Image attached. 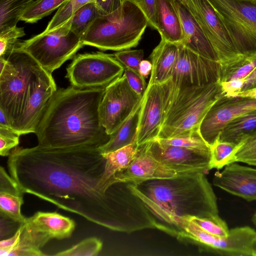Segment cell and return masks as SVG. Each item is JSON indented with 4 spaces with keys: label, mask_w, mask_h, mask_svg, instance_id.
<instances>
[{
    "label": "cell",
    "mask_w": 256,
    "mask_h": 256,
    "mask_svg": "<svg viewBox=\"0 0 256 256\" xmlns=\"http://www.w3.org/2000/svg\"><path fill=\"white\" fill-rule=\"evenodd\" d=\"M220 84L224 94L228 96H231L242 90L244 80H234Z\"/></svg>",
    "instance_id": "cell-46"
},
{
    "label": "cell",
    "mask_w": 256,
    "mask_h": 256,
    "mask_svg": "<svg viewBox=\"0 0 256 256\" xmlns=\"http://www.w3.org/2000/svg\"><path fill=\"white\" fill-rule=\"evenodd\" d=\"M252 220L254 225L256 226V212L254 214Z\"/></svg>",
    "instance_id": "cell-52"
},
{
    "label": "cell",
    "mask_w": 256,
    "mask_h": 256,
    "mask_svg": "<svg viewBox=\"0 0 256 256\" xmlns=\"http://www.w3.org/2000/svg\"><path fill=\"white\" fill-rule=\"evenodd\" d=\"M152 70V64L151 62L143 60L140 64L138 72L144 78H146L151 73Z\"/></svg>",
    "instance_id": "cell-48"
},
{
    "label": "cell",
    "mask_w": 256,
    "mask_h": 256,
    "mask_svg": "<svg viewBox=\"0 0 256 256\" xmlns=\"http://www.w3.org/2000/svg\"><path fill=\"white\" fill-rule=\"evenodd\" d=\"M236 162L256 166V134L248 138L239 145L232 160V163Z\"/></svg>",
    "instance_id": "cell-38"
},
{
    "label": "cell",
    "mask_w": 256,
    "mask_h": 256,
    "mask_svg": "<svg viewBox=\"0 0 256 256\" xmlns=\"http://www.w3.org/2000/svg\"><path fill=\"white\" fill-rule=\"evenodd\" d=\"M128 186L148 210L155 228L170 234L176 218L218 215L216 198L204 172H183Z\"/></svg>",
    "instance_id": "cell-3"
},
{
    "label": "cell",
    "mask_w": 256,
    "mask_h": 256,
    "mask_svg": "<svg viewBox=\"0 0 256 256\" xmlns=\"http://www.w3.org/2000/svg\"><path fill=\"white\" fill-rule=\"evenodd\" d=\"M21 224L22 230L19 242L8 256H47L42 252L41 248L52 240L51 238L34 228L26 221Z\"/></svg>",
    "instance_id": "cell-27"
},
{
    "label": "cell",
    "mask_w": 256,
    "mask_h": 256,
    "mask_svg": "<svg viewBox=\"0 0 256 256\" xmlns=\"http://www.w3.org/2000/svg\"><path fill=\"white\" fill-rule=\"evenodd\" d=\"M26 222L51 239L62 240L70 237L76 226L72 220L56 212H37L26 218Z\"/></svg>",
    "instance_id": "cell-23"
},
{
    "label": "cell",
    "mask_w": 256,
    "mask_h": 256,
    "mask_svg": "<svg viewBox=\"0 0 256 256\" xmlns=\"http://www.w3.org/2000/svg\"><path fill=\"white\" fill-rule=\"evenodd\" d=\"M160 142L173 146L188 148L208 150L210 146L205 142L198 130L188 134L168 138H156Z\"/></svg>",
    "instance_id": "cell-34"
},
{
    "label": "cell",
    "mask_w": 256,
    "mask_h": 256,
    "mask_svg": "<svg viewBox=\"0 0 256 256\" xmlns=\"http://www.w3.org/2000/svg\"><path fill=\"white\" fill-rule=\"evenodd\" d=\"M231 96H246L256 98V88L237 92Z\"/></svg>",
    "instance_id": "cell-49"
},
{
    "label": "cell",
    "mask_w": 256,
    "mask_h": 256,
    "mask_svg": "<svg viewBox=\"0 0 256 256\" xmlns=\"http://www.w3.org/2000/svg\"><path fill=\"white\" fill-rule=\"evenodd\" d=\"M179 54L171 78L168 100L178 91L220 82V64L205 58L178 44Z\"/></svg>",
    "instance_id": "cell-11"
},
{
    "label": "cell",
    "mask_w": 256,
    "mask_h": 256,
    "mask_svg": "<svg viewBox=\"0 0 256 256\" xmlns=\"http://www.w3.org/2000/svg\"><path fill=\"white\" fill-rule=\"evenodd\" d=\"M256 109V98L228 96L223 94L210 106L202 120L198 130L210 146L220 137L228 122L246 112Z\"/></svg>",
    "instance_id": "cell-15"
},
{
    "label": "cell",
    "mask_w": 256,
    "mask_h": 256,
    "mask_svg": "<svg viewBox=\"0 0 256 256\" xmlns=\"http://www.w3.org/2000/svg\"><path fill=\"white\" fill-rule=\"evenodd\" d=\"M106 162L98 147L38 144L16 147L7 164L10 175L24 194L110 230L124 232L133 216L132 194L127 182H103Z\"/></svg>",
    "instance_id": "cell-1"
},
{
    "label": "cell",
    "mask_w": 256,
    "mask_h": 256,
    "mask_svg": "<svg viewBox=\"0 0 256 256\" xmlns=\"http://www.w3.org/2000/svg\"><path fill=\"white\" fill-rule=\"evenodd\" d=\"M0 125L10 126L4 112L0 110Z\"/></svg>",
    "instance_id": "cell-50"
},
{
    "label": "cell",
    "mask_w": 256,
    "mask_h": 256,
    "mask_svg": "<svg viewBox=\"0 0 256 256\" xmlns=\"http://www.w3.org/2000/svg\"><path fill=\"white\" fill-rule=\"evenodd\" d=\"M148 25L142 11L126 0L117 10L100 16L89 28L82 42L100 50L120 51L136 47Z\"/></svg>",
    "instance_id": "cell-5"
},
{
    "label": "cell",
    "mask_w": 256,
    "mask_h": 256,
    "mask_svg": "<svg viewBox=\"0 0 256 256\" xmlns=\"http://www.w3.org/2000/svg\"><path fill=\"white\" fill-rule=\"evenodd\" d=\"M105 87L71 86L57 90L36 132L44 147H100L110 138L101 124L99 106Z\"/></svg>",
    "instance_id": "cell-2"
},
{
    "label": "cell",
    "mask_w": 256,
    "mask_h": 256,
    "mask_svg": "<svg viewBox=\"0 0 256 256\" xmlns=\"http://www.w3.org/2000/svg\"><path fill=\"white\" fill-rule=\"evenodd\" d=\"M213 184L247 201L256 200V168L232 163L215 173Z\"/></svg>",
    "instance_id": "cell-19"
},
{
    "label": "cell",
    "mask_w": 256,
    "mask_h": 256,
    "mask_svg": "<svg viewBox=\"0 0 256 256\" xmlns=\"http://www.w3.org/2000/svg\"></svg>",
    "instance_id": "cell-53"
},
{
    "label": "cell",
    "mask_w": 256,
    "mask_h": 256,
    "mask_svg": "<svg viewBox=\"0 0 256 256\" xmlns=\"http://www.w3.org/2000/svg\"><path fill=\"white\" fill-rule=\"evenodd\" d=\"M16 44L0 56V110L14 130L33 92L40 68Z\"/></svg>",
    "instance_id": "cell-4"
},
{
    "label": "cell",
    "mask_w": 256,
    "mask_h": 256,
    "mask_svg": "<svg viewBox=\"0 0 256 256\" xmlns=\"http://www.w3.org/2000/svg\"><path fill=\"white\" fill-rule=\"evenodd\" d=\"M68 0H36L20 18L22 21L33 24L58 9Z\"/></svg>",
    "instance_id": "cell-32"
},
{
    "label": "cell",
    "mask_w": 256,
    "mask_h": 256,
    "mask_svg": "<svg viewBox=\"0 0 256 256\" xmlns=\"http://www.w3.org/2000/svg\"><path fill=\"white\" fill-rule=\"evenodd\" d=\"M94 0H68L60 7L48 22L44 32L50 31L67 22L79 8Z\"/></svg>",
    "instance_id": "cell-36"
},
{
    "label": "cell",
    "mask_w": 256,
    "mask_h": 256,
    "mask_svg": "<svg viewBox=\"0 0 256 256\" xmlns=\"http://www.w3.org/2000/svg\"><path fill=\"white\" fill-rule=\"evenodd\" d=\"M56 91L52 74L40 67L33 92L16 129L20 135L36 133L38 126Z\"/></svg>",
    "instance_id": "cell-17"
},
{
    "label": "cell",
    "mask_w": 256,
    "mask_h": 256,
    "mask_svg": "<svg viewBox=\"0 0 256 256\" xmlns=\"http://www.w3.org/2000/svg\"><path fill=\"white\" fill-rule=\"evenodd\" d=\"M192 14L215 50L220 64L240 55L225 26L208 0H180Z\"/></svg>",
    "instance_id": "cell-13"
},
{
    "label": "cell",
    "mask_w": 256,
    "mask_h": 256,
    "mask_svg": "<svg viewBox=\"0 0 256 256\" xmlns=\"http://www.w3.org/2000/svg\"><path fill=\"white\" fill-rule=\"evenodd\" d=\"M124 69L114 55L101 52L80 54L67 68L66 77L78 88L106 87L121 77Z\"/></svg>",
    "instance_id": "cell-10"
},
{
    "label": "cell",
    "mask_w": 256,
    "mask_h": 256,
    "mask_svg": "<svg viewBox=\"0 0 256 256\" xmlns=\"http://www.w3.org/2000/svg\"><path fill=\"white\" fill-rule=\"evenodd\" d=\"M142 100L130 116L110 136L108 141L99 147L102 153L111 152L136 142Z\"/></svg>",
    "instance_id": "cell-26"
},
{
    "label": "cell",
    "mask_w": 256,
    "mask_h": 256,
    "mask_svg": "<svg viewBox=\"0 0 256 256\" xmlns=\"http://www.w3.org/2000/svg\"><path fill=\"white\" fill-rule=\"evenodd\" d=\"M252 256H256V236L253 240L251 245Z\"/></svg>",
    "instance_id": "cell-51"
},
{
    "label": "cell",
    "mask_w": 256,
    "mask_h": 256,
    "mask_svg": "<svg viewBox=\"0 0 256 256\" xmlns=\"http://www.w3.org/2000/svg\"><path fill=\"white\" fill-rule=\"evenodd\" d=\"M156 19L161 38L175 44L182 42L181 22L170 0H158Z\"/></svg>",
    "instance_id": "cell-24"
},
{
    "label": "cell",
    "mask_w": 256,
    "mask_h": 256,
    "mask_svg": "<svg viewBox=\"0 0 256 256\" xmlns=\"http://www.w3.org/2000/svg\"><path fill=\"white\" fill-rule=\"evenodd\" d=\"M171 1L182 24V44L200 56L219 62L215 50L190 12L180 0Z\"/></svg>",
    "instance_id": "cell-20"
},
{
    "label": "cell",
    "mask_w": 256,
    "mask_h": 256,
    "mask_svg": "<svg viewBox=\"0 0 256 256\" xmlns=\"http://www.w3.org/2000/svg\"><path fill=\"white\" fill-rule=\"evenodd\" d=\"M113 55L124 68L138 72L139 66L143 60L144 52L142 50L128 49L117 51Z\"/></svg>",
    "instance_id": "cell-41"
},
{
    "label": "cell",
    "mask_w": 256,
    "mask_h": 256,
    "mask_svg": "<svg viewBox=\"0 0 256 256\" xmlns=\"http://www.w3.org/2000/svg\"><path fill=\"white\" fill-rule=\"evenodd\" d=\"M22 230V226L20 224L18 228L12 236L0 240V256H8V254L16 247L20 240Z\"/></svg>",
    "instance_id": "cell-44"
},
{
    "label": "cell",
    "mask_w": 256,
    "mask_h": 256,
    "mask_svg": "<svg viewBox=\"0 0 256 256\" xmlns=\"http://www.w3.org/2000/svg\"><path fill=\"white\" fill-rule=\"evenodd\" d=\"M172 84L171 78L162 84H148L143 95L136 140L138 146L158 138Z\"/></svg>",
    "instance_id": "cell-14"
},
{
    "label": "cell",
    "mask_w": 256,
    "mask_h": 256,
    "mask_svg": "<svg viewBox=\"0 0 256 256\" xmlns=\"http://www.w3.org/2000/svg\"><path fill=\"white\" fill-rule=\"evenodd\" d=\"M239 145L222 142L219 138L210 146V169L220 170L232 163L234 154Z\"/></svg>",
    "instance_id": "cell-33"
},
{
    "label": "cell",
    "mask_w": 256,
    "mask_h": 256,
    "mask_svg": "<svg viewBox=\"0 0 256 256\" xmlns=\"http://www.w3.org/2000/svg\"><path fill=\"white\" fill-rule=\"evenodd\" d=\"M153 156L158 162L178 174L205 173L210 169V150H198L162 144L157 140L148 142Z\"/></svg>",
    "instance_id": "cell-16"
},
{
    "label": "cell",
    "mask_w": 256,
    "mask_h": 256,
    "mask_svg": "<svg viewBox=\"0 0 256 256\" xmlns=\"http://www.w3.org/2000/svg\"><path fill=\"white\" fill-rule=\"evenodd\" d=\"M178 54V44L161 38L150 56L152 70L148 84H162L170 78Z\"/></svg>",
    "instance_id": "cell-21"
},
{
    "label": "cell",
    "mask_w": 256,
    "mask_h": 256,
    "mask_svg": "<svg viewBox=\"0 0 256 256\" xmlns=\"http://www.w3.org/2000/svg\"><path fill=\"white\" fill-rule=\"evenodd\" d=\"M24 194L16 182L8 175L2 166H0V216L19 224L25 222L26 218L22 214L21 211L24 202Z\"/></svg>",
    "instance_id": "cell-22"
},
{
    "label": "cell",
    "mask_w": 256,
    "mask_h": 256,
    "mask_svg": "<svg viewBox=\"0 0 256 256\" xmlns=\"http://www.w3.org/2000/svg\"><path fill=\"white\" fill-rule=\"evenodd\" d=\"M20 134L10 126L0 125V154L9 156L19 144Z\"/></svg>",
    "instance_id": "cell-39"
},
{
    "label": "cell",
    "mask_w": 256,
    "mask_h": 256,
    "mask_svg": "<svg viewBox=\"0 0 256 256\" xmlns=\"http://www.w3.org/2000/svg\"><path fill=\"white\" fill-rule=\"evenodd\" d=\"M138 150L139 146L134 142L111 152L102 153L106 160L103 182L106 184L116 183L114 176L129 166Z\"/></svg>",
    "instance_id": "cell-28"
},
{
    "label": "cell",
    "mask_w": 256,
    "mask_h": 256,
    "mask_svg": "<svg viewBox=\"0 0 256 256\" xmlns=\"http://www.w3.org/2000/svg\"><path fill=\"white\" fill-rule=\"evenodd\" d=\"M240 55L256 54V0H208Z\"/></svg>",
    "instance_id": "cell-8"
},
{
    "label": "cell",
    "mask_w": 256,
    "mask_h": 256,
    "mask_svg": "<svg viewBox=\"0 0 256 256\" xmlns=\"http://www.w3.org/2000/svg\"><path fill=\"white\" fill-rule=\"evenodd\" d=\"M36 0H0V32L16 26Z\"/></svg>",
    "instance_id": "cell-30"
},
{
    "label": "cell",
    "mask_w": 256,
    "mask_h": 256,
    "mask_svg": "<svg viewBox=\"0 0 256 256\" xmlns=\"http://www.w3.org/2000/svg\"><path fill=\"white\" fill-rule=\"evenodd\" d=\"M174 236L178 238L194 240L222 256H252L251 245L256 232L250 226L235 228L230 230L226 237L212 234L188 218L174 219Z\"/></svg>",
    "instance_id": "cell-9"
},
{
    "label": "cell",
    "mask_w": 256,
    "mask_h": 256,
    "mask_svg": "<svg viewBox=\"0 0 256 256\" xmlns=\"http://www.w3.org/2000/svg\"><path fill=\"white\" fill-rule=\"evenodd\" d=\"M179 174L158 162L152 154L148 143L139 146L138 151L129 164L114 176V182L137 183L146 180L170 178Z\"/></svg>",
    "instance_id": "cell-18"
},
{
    "label": "cell",
    "mask_w": 256,
    "mask_h": 256,
    "mask_svg": "<svg viewBox=\"0 0 256 256\" xmlns=\"http://www.w3.org/2000/svg\"><path fill=\"white\" fill-rule=\"evenodd\" d=\"M100 16V12L94 2H90L78 10L68 20L70 30L82 42L89 28Z\"/></svg>",
    "instance_id": "cell-31"
},
{
    "label": "cell",
    "mask_w": 256,
    "mask_h": 256,
    "mask_svg": "<svg viewBox=\"0 0 256 256\" xmlns=\"http://www.w3.org/2000/svg\"><path fill=\"white\" fill-rule=\"evenodd\" d=\"M126 0H94L101 16L110 14L120 8Z\"/></svg>",
    "instance_id": "cell-45"
},
{
    "label": "cell",
    "mask_w": 256,
    "mask_h": 256,
    "mask_svg": "<svg viewBox=\"0 0 256 256\" xmlns=\"http://www.w3.org/2000/svg\"><path fill=\"white\" fill-rule=\"evenodd\" d=\"M16 46L27 52L44 70L52 74L66 61L76 56L84 46L79 37L70 30L69 20L49 32H43Z\"/></svg>",
    "instance_id": "cell-7"
},
{
    "label": "cell",
    "mask_w": 256,
    "mask_h": 256,
    "mask_svg": "<svg viewBox=\"0 0 256 256\" xmlns=\"http://www.w3.org/2000/svg\"><path fill=\"white\" fill-rule=\"evenodd\" d=\"M136 5L146 18L148 26L157 30L156 12L158 0H126Z\"/></svg>",
    "instance_id": "cell-42"
},
{
    "label": "cell",
    "mask_w": 256,
    "mask_h": 256,
    "mask_svg": "<svg viewBox=\"0 0 256 256\" xmlns=\"http://www.w3.org/2000/svg\"><path fill=\"white\" fill-rule=\"evenodd\" d=\"M206 232L219 237H226L230 232L226 222L218 215L206 218L186 217Z\"/></svg>",
    "instance_id": "cell-37"
},
{
    "label": "cell",
    "mask_w": 256,
    "mask_h": 256,
    "mask_svg": "<svg viewBox=\"0 0 256 256\" xmlns=\"http://www.w3.org/2000/svg\"><path fill=\"white\" fill-rule=\"evenodd\" d=\"M124 75L132 88L138 94L143 96L148 85L144 78L139 72L128 68H124Z\"/></svg>",
    "instance_id": "cell-43"
},
{
    "label": "cell",
    "mask_w": 256,
    "mask_h": 256,
    "mask_svg": "<svg viewBox=\"0 0 256 256\" xmlns=\"http://www.w3.org/2000/svg\"><path fill=\"white\" fill-rule=\"evenodd\" d=\"M102 247V242L96 237L86 238L70 248L52 254L56 256H96Z\"/></svg>",
    "instance_id": "cell-35"
},
{
    "label": "cell",
    "mask_w": 256,
    "mask_h": 256,
    "mask_svg": "<svg viewBox=\"0 0 256 256\" xmlns=\"http://www.w3.org/2000/svg\"><path fill=\"white\" fill-rule=\"evenodd\" d=\"M24 35V28L16 26L0 32V56L12 49Z\"/></svg>",
    "instance_id": "cell-40"
},
{
    "label": "cell",
    "mask_w": 256,
    "mask_h": 256,
    "mask_svg": "<svg viewBox=\"0 0 256 256\" xmlns=\"http://www.w3.org/2000/svg\"><path fill=\"white\" fill-rule=\"evenodd\" d=\"M243 80L244 84L240 92L256 88V68Z\"/></svg>",
    "instance_id": "cell-47"
},
{
    "label": "cell",
    "mask_w": 256,
    "mask_h": 256,
    "mask_svg": "<svg viewBox=\"0 0 256 256\" xmlns=\"http://www.w3.org/2000/svg\"><path fill=\"white\" fill-rule=\"evenodd\" d=\"M256 68V54L240 55L236 58L220 64V82L244 80Z\"/></svg>",
    "instance_id": "cell-29"
},
{
    "label": "cell",
    "mask_w": 256,
    "mask_h": 256,
    "mask_svg": "<svg viewBox=\"0 0 256 256\" xmlns=\"http://www.w3.org/2000/svg\"><path fill=\"white\" fill-rule=\"evenodd\" d=\"M256 134V109L246 112L228 122L222 128L220 140L240 145Z\"/></svg>",
    "instance_id": "cell-25"
},
{
    "label": "cell",
    "mask_w": 256,
    "mask_h": 256,
    "mask_svg": "<svg viewBox=\"0 0 256 256\" xmlns=\"http://www.w3.org/2000/svg\"><path fill=\"white\" fill-rule=\"evenodd\" d=\"M142 98L132 88L124 74L105 87L99 115L101 124L108 135L110 136L118 130Z\"/></svg>",
    "instance_id": "cell-12"
},
{
    "label": "cell",
    "mask_w": 256,
    "mask_h": 256,
    "mask_svg": "<svg viewBox=\"0 0 256 256\" xmlns=\"http://www.w3.org/2000/svg\"><path fill=\"white\" fill-rule=\"evenodd\" d=\"M224 92L220 82L184 88L168 100L158 138H168L198 130L212 104Z\"/></svg>",
    "instance_id": "cell-6"
}]
</instances>
